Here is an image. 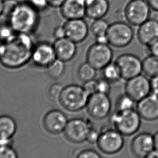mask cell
I'll list each match as a JSON object with an SVG mask.
<instances>
[{"label":"cell","mask_w":158,"mask_h":158,"mask_svg":"<svg viewBox=\"0 0 158 158\" xmlns=\"http://www.w3.org/2000/svg\"><path fill=\"white\" fill-rule=\"evenodd\" d=\"M66 0H47L49 7L60 8Z\"/></svg>","instance_id":"obj_39"},{"label":"cell","mask_w":158,"mask_h":158,"mask_svg":"<svg viewBox=\"0 0 158 158\" xmlns=\"http://www.w3.org/2000/svg\"><path fill=\"white\" fill-rule=\"evenodd\" d=\"M125 92L137 103L151 93V81L141 74L133 77L127 80Z\"/></svg>","instance_id":"obj_12"},{"label":"cell","mask_w":158,"mask_h":158,"mask_svg":"<svg viewBox=\"0 0 158 158\" xmlns=\"http://www.w3.org/2000/svg\"><path fill=\"white\" fill-rule=\"evenodd\" d=\"M113 56V51L108 44L95 43L88 50L86 60L87 62L96 70H103L111 63Z\"/></svg>","instance_id":"obj_10"},{"label":"cell","mask_w":158,"mask_h":158,"mask_svg":"<svg viewBox=\"0 0 158 158\" xmlns=\"http://www.w3.org/2000/svg\"><path fill=\"white\" fill-rule=\"evenodd\" d=\"M53 46L56 58L64 62L73 59L77 52V43L67 37L55 40Z\"/></svg>","instance_id":"obj_19"},{"label":"cell","mask_w":158,"mask_h":158,"mask_svg":"<svg viewBox=\"0 0 158 158\" xmlns=\"http://www.w3.org/2000/svg\"><path fill=\"white\" fill-rule=\"evenodd\" d=\"M39 11H42L49 7L47 0H25Z\"/></svg>","instance_id":"obj_32"},{"label":"cell","mask_w":158,"mask_h":158,"mask_svg":"<svg viewBox=\"0 0 158 158\" xmlns=\"http://www.w3.org/2000/svg\"><path fill=\"white\" fill-rule=\"evenodd\" d=\"M111 82L104 78L103 77L97 80L98 92L108 94L111 90Z\"/></svg>","instance_id":"obj_30"},{"label":"cell","mask_w":158,"mask_h":158,"mask_svg":"<svg viewBox=\"0 0 158 158\" xmlns=\"http://www.w3.org/2000/svg\"><path fill=\"white\" fill-rule=\"evenodd\" d=\"M86 0H85V1Z\"/></svg>","instance_id":"obj_46"},{"label":"cell","mask_w":158,"mask_h":158,"mask_svg":"<svg viewBox=\"0 0 158 158\" xmlns=\"http://www.w3.org/2000/svg\"><path fill=\"white\" fill-rule=\"evenodd\" d=\"M137 37L139 42L148 47L158 40V21L148 19L139 26Z\"/></svg>","instance_id":"obj_18"},{"label":"cell","mask_w":158,"mask_h":158,"mask_svg":"<svg viewBox=\"0 0 158 158\" xmlns=\"http://www.w3.org/2000/svg\"><path fill=\"white\" fill-rule=\"evenodd\" d=\"M152 10L158 11V0H146Z\"/></svg>","instance_id":"obj_41"},{"label":"cell","mask_w":158,"mask_h":158,"mask_svg":"<svg viewBox=\"0 0 158 158\" xmlns=\"http://www.w3.org/2000/svg\"><path fill=\"white\" fill-rule=\"evenodd\" d=\"M109 24L103 19L93 20L90 26V31L95 37L106 34Z\"/></svg>","instance_id":"obj_27"},{"label":"cell","mask_w":158,"mask_h":158,"mask_svg":"<svg viewBox=\"0 0 158 158\" xmlns=\"http://www.w3.org/2000/svg\"><path fill=\"white\" fill-rule=\"evenodd\" d=\"M17 130L15 120L11 116L0 115V139H11Z\"/></svg>","instance_id":"obj_22"},{"label":"cell","mask_w":158,"mask_h":158,"mask_svg":"<svg viewBox=\"0 0 158 158\" xmlns=\"http://www.w3.org/2000/svg\"><path fill=\"white\" fill-rule=\"evenodd\" d=\"M143 71L151 78L158 75V57L150 55L143 61Z\"/></svg>","instance_id":"obj_24"},{"label":"cell","mask_w":158,"mask_h":158,"mask_svg":"<svg viewBox=\"0 0 158 158\" xmlns=\"http://www.w3.org/2000/svg\"><path fill=\"white\" fill-rule=\"evenodd\" d=\"M96 69L87 62L83 63L80 66L77 71V76L79 79L84 83L94 79L96 75Z\"/></svg>","instance_id":"obj_26"},{"label":"cell","mask_w":158,"mask_h":158,"mask_svg":"<svg viewBox=\"0 0 158 158\" xmlns=\"http://www.w3.org/2000/svg\"><path fill=\"white\" fill-rule=\"evenodd\" d=\"M56 59L53 44L47 42H41L34 45L32 60L37 66L46 68Z\"/></svg>","instance_id":"obj_14"},{"label":"cell","mask_w":158,"mask_h":158,"mask_svg":"<svg viewBox=\"0 0 158 158\" xmlns=\"http://www.w3.org/2000/svg\"><path fill=\"white\" fill-rule=\"evenodd\" d=\"M63 26L66 37L77 44L84 41L90 31L87 23L83 19L66 20Z\"/></svg>","instance_id":"obj_15"},{"label":"cell","mask_w":158,"mask_h":158,"mask_svg":"<svg viewBox=\"0 0 158 158\" xmlns=\"http://www.w3.org/2000/svg\"><path fill=\"white\" fill-rule=\"evenodd\" d=\"M136 110L141 118L147 121L158 119V96L151 93L138 102Z\"/></svg>","instance_id":"obj_16"},{"label":"cell","mask_w":158,"mask_h":158,"mask_svg":"<svg viewBox=\"0 0 158 158\" xmlns=\"http://www.w3.org/2000/svg\"><path fill=\"white\" fill-rule=\"evenodd\" d=\"M89 97L83 86L71 84L64 87L58 101L67 111L77 112L86 107Z\"/></svg>","instance_id":"obj_3"},{"label":"cell","mask_w":158,"mask_h":158,"mask_svg":"<svg viewBox=\"0 0 158 158\" xmlns=\"http://www.w3.org/2000/svg\"><path fill=\"white\" fill-rule=\"evenodd\" d=\"M93 127L90 120L74 118L68 120L64 133L65 138L71 143H82L86 141L88 132Z\"/></svg>","instance_id":"obj_8"},{"label":"cell","mask_w":158,"mask_h":158,"mask_svg":"<svg viewBox=\"0 0 158 158\" xmlns=\"http://www.w3.org/2000/svg\"><path fill=\"white\" fill-rule=\"evenodd\" d=\"M95 43L101 44H109L107 35H103L95 37Z\"/></svg>","instance_id":"obj_40"},{"label":"cell","mask_w":158,"mask_h":158,"mask_svg":"<svg viewBox=\"0 0 158 158\" xmlns=\"http://www.w3.org/2000/svg\"><path fill=\"white\" fill-rule=\"evenodd\" d=\"M68 122L66 115L59 110L49 111L43 118L42 124L45 130L51 135L64 132Z\"/></svg>","instance_id":"obj_13"},{"label":"cell","mask_w":158,"mask_h":158,"mask_svg":"<svg viewBox=\"0 0 158 158\" xmlns=\"http://www.w3.org/2000/svg\"><path fill=\"white\" fill-rule=\"evenodd\" d=\"M150 81L151 93L158 96V75L152 77Z\"/></svg>","instance_id":"obj_37"},{"label":"cell","mask_w":158,"mask_h":158,"mask_svg":"<svg viewBox=\"0 0 158 158\" xmlns=\"http://www.w3.org/2000/svg\"><path fill=\"white\" fill-rule=\"evenodd\" d=\"M109 44L116 48H124L129 45L134 37V30L130 24L122 21L109 24L107 30Z\"/></svg>","instance_id":"obj_5"},{"label":"cell","mask_w":158,"mask_h":158,"mask_svg":"<svg viewBox=\"0 0 158 158\" xmlns=\"http://www.w3.org/2000/svg\"><path fill=\"white\" fill-rule=\"evenodd\" d=\"M109 9L108 0H86V16L90 19H103Z\"/></svg>","instance_id":"obj_21"},{"label":"cell","mask_w":158,"mask_h":158,"mask_svg":"<svg viewBox=\"0 0 158 158\" xmlns=\"http://www.w3.org/2000/svg\"><path fill=\"white\" fill-rule=\"evenodd\" d=\"M53 36L55 40L66 37V32L63 25L58 26L54 29Z\"/></svg>","instance_id":"obj_36"},{"label":"cell","mask_w":158,"mask_h":158,"mask_svg":"<svg viewBox=\"0 0 158 158\" xmlns=\"http://www.w3.org/2000/svg\"><path fill=\"white\" fill-rule=\"evenodd\" d=\"M115 62L119 68L122 79L128 80L140 75L143 72V61L133 54H122Z\"/></svg>","instance_id":"obj_11"},{"label":"cell","mask_w":158,"mask_h":158,"mask_svg":"<svg viewBox=\"0 0 158 158\" xmlns=\"http://www.w3.org/2000/svg\"><path fill=\"white\" fill-rule=\"evenodd\" d=\"M147 47L150 55L158 57V40Z\"/></svg>","instance_id":"obj_38"},{"label":"cell","mask_w":158,"mask_h":158,"mask_svg":"<svg viewBox=\"0 0 158 158\" xmlns=\"http://www.w3.org/2000/svg\"><path fill=\"white\" fill-rule=\"evenodd\" d=\"M146 158H158V150L156 149H153Z\"/></svg>","instance_id":"obj_43"},{"label":"cell","mask_w":158,"mask_h":158,"mask_svg":"<svg viewBox=\"0 0 158 158\" xmlns=\"http://www.w3.org/2000/svg\"><path fill=\"white\" fill-rule=\"evenodd\" d=\"M77 158H100V155L95 150L92 149H85L78 152L75 156Z\"/></svg>","instance_id":"obj_31"},{"label":"cell","mask_w":158,"mask_h":158,"mask_svg":"<svg viewBox=\"0 0 158 158\" xmlns=\"http://www.w3.org/2000/svg\"><path fill=\"white\" fill-rule=\"evenodd\" d=\"M4 0H0V17L3 15L4 11Z\"/></svg>","instance_id":"obj_45"},{"label":"cell","mask_w":158,"mask_h":158,"mask_svg":"<svg viewBox=\"0 0 158 158\" xmlns=\"http://www.w3.org/2000/svg\"><path fill=\"white\" fill-rule=\"evenodd\" d=\"M154 148L158 150V131L153 135Z\"/></svg>","instance_id":"obj_44"},{"label":"cell","mask_w":158,"mask_h":158,"mask_svg":"<svg viewBox=\"0 0 158 158\" xmlns=\"http://www.w3.org/2000/svg\"><path fill=\"white\" fill-rule=\"evenodd\" d=\"M130 148L135 156L146 158L148 154L154 149L153 135L149 133H140L133 139Z\"/></svg>","instance_id":"obj_17"},{"label":"cell","mask_w":158,"mask_h":158,"mask_svg":"<svg viewBox=\"0 0 158 158\" xmlns=\"http://www.w3.org/2000/svg\"><path fill=\"white\" fill-rule=\"evenodd\" d=\"M100 132H99L98 131L93 127L90 128L86 140L90 143H97L100 137Z\"/></svg>","instance_id":"obj_35"},{"label":"cell","mask_w":158,"mask_h":158,"mask_svg":"<svg viewBox=\"0 0 158 158\" xmlns=\"http://www.w3.org/2000/svg\"><path fill=\"white\" fill-rule=\"evenodd\" d=\"M84 89L90 96L98 92L97 81L92 79L89 81H86L83 85Z\"/></svg>","instance_id":"obj_33"},{"label":"cell","mask_w":158,"mask_h":158,"mask_svg":"<svg viewBox=\"0 0 158 158\" xmlns=\"http://www.w3.org/2000/svg\"><path fill=\"white\" fill-rule=\"evenodd\" d=\"M141 117L134 109L116 110L110 117V122L114 128L124 136L134 135L141 125Z\"/></svg>","instance_id":"obj_4"},{"label":"cell","mask_w":158,"mask_h":158,"mask_svg":"<svg viewBox=\"0 0 158 158\" xmlns=\"http://www.w3.org/2000/svg\"><path fill=\"white\" fill-rule=\"evenodd\" d=\"M64 87L60 84H54L50 87L49 94L50 97L53 99H58Z\"/></svg>","instance_id":"obj_34"},{"label":"cell","mask_w":158,"mask_h":158,"mask_svg":"<svg viewBox=\"0 0 158 158\" xmlns=\"http://www.w3.org/2000/svg\"><path fill=\"white\" fill-rule=\"evenodd\" d=\"M151 11L146 0H130L126 5L124 14L128 23L140 26L149 19Z\"/></svg>","instance_id":"obj_7"},{"label":"cell","mask_w":158,"mask_h":158,"mask_svg":"<svg viewBox=\"0 0 158 158\" xmlns=\"http://www.w3.org/2000/svg\"><path fill=\"white\" fill-rule=\"evenodd\" d=\"M64 63L65 62L56 58L46 68L47 75L53 79H56L61 76L65 70Z\"/></svg>","instance_id":"obj_25"},{"label":"cell","mask_w":158,"mask_h":158,"mask_svg":"<svg viewBox=\"0 0 158 158\" xmlns=\"http://www.w3.org/2000/svg\"><path fill=\"white\" fill-rule=\"evenodd\" d=\"M135 101L127 94H122L118 98L116 104V110L125 111L134 109Z\"/></svg>","instance_id":"obj_28"},{"label":"cell","mask_w":158,"mask_h":158,"mask_svg":"<svg viewBox=\"0 0 158 158\" xmlns=\"http://www.w3.org/2000/svg\"><path fill=\"white\" fill-rule=\"evenodd\" d=\"M16 151L11 145H0V158H17Z\"/></svg>","instance_id":"obj_29"},{"label":"cell","mask_w":158,"mask_h":158,"mask_svg":"<svg viewBox=\"0 0 158 158\" xmlns=\"http://www.w3.org/2000/svg\"><path fill=\"white\" fill-rule=\"evenodd\" d=\"M6 19L7 23L16 33L30 35L39 28L41 22L40 11L25 0L18 1Z\"/></svg>","instance_id":"obj_2"},{"label":"cell","mask_w":158,"mask_h":158,"mask_svg":"<svg viewBox=\"0 0 158 158\" xmlns=\"http://www.w3.org/2000/svg\"><path fill=\"white\" fill-rule=\"evenodd\" d=\"M123 136L121 133L114 128H103L97 142L98 147L105 154H116L124 147Z\"/></svg>","instance_id":"obj_6"},{"label":"cell","mask_w":158,"mask_h":158,"mask_svg":"<svg viewBox=\"0 0 158 158\" xmlns=\"http://www.w3.org/2000/svg\"><path fill=\"white\" fill-rule=\"evenodd\" d=\"M86 107L91 117L96 120L103 119L110 113L111 101L108 94L96 92L90 96Z\"/></svg>","instance_id":"obj_9"},{"label":"cell","mask_w":158,"mask_h":158,"mask_svg":"<svg viewBox=\"0 0 158 158\" xmlns=\"http://www.w3.org/2000/svg\"><path fill=\"white\" fill-rule=\"evenodd\" d=\"M103 77L111 83H117L122 79L119 68L116 62L110 63L103 69Z\"/></svg>","instance_id":"obj_23"},{"label":"cell","mask_w":158,"mask_h":158,"mask_svg":"<svg viewBox=\"0 0 158 158\" xmlns=\"http://www.w3.org/2000/svg\"><path fill=\"white\" fill-rule=\"evenodd\" d=\"M149 19H153L158 21V11L152 10L150 13Z\"/></svg>","instance_id":"obj_42"},{"label":"cell","mask_w":158,"mask_h":158,"mask_svg":"<svg viewBox=\"0 0 158 158\" xmlns=\"http://www.w3.org/2000/svg\"><path fill=\"white\" fill-rule=\"evenodd\" d=\"M29 35L16 34L6 42L0 41V63L7 68L17 69L32 60L34 47Z\"/></svg>","instance_id":"obj_1"},{"label":"cell","mask_w":158,"mask_h":158,"mask_svg":"<svg viewBox=\"0 0 158 158\" xmlns=\"http://www.w3.org/2000/svg\"><path fill=\"white\" fill-rule=\"evenodd\" d=\"M60 13L66 20L83 19L86 16L85 0H66L60 8Z\"/></svg>","instance_id":"obj_20"}]
</instances>
